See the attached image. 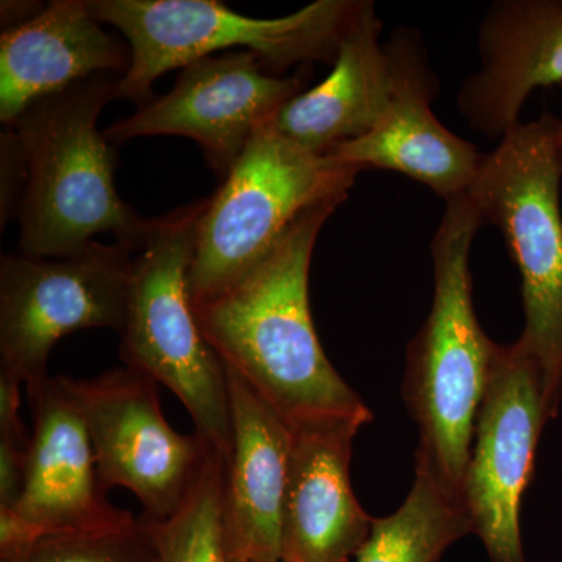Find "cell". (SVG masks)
Wrapping results in <instances>:
<instances>
[{
	"instance_id": "1",
	"label": "cell",
	"mask_w": 562,
	"mask_h": 562,
	"mask_svg": "<svg viewBox=\"0 0 562 562\" xmlns=\"http://www.w3.org/2000/svg\"><path fill=\"white\" fill-rule=\"evenodd\" d=\"M342 202L302 214L273 249L216 297L192 303L225 368L238 373L288 425L357 420L371 409L322 349L310 308V266L322 227Z\"/></svg>"
},
{
	"instance_id": "2",
	"label": "cell",
	"mask_w": 562,
	"mask_h": 562,
	"mask_svg": "<svg viewBox=\"0 0 562 562\" xmlns=\"http://www.w3.org/2000/svg\"><path fill=\"white\" fill-rule=\"evenodd\" d=\"M120 74H101L32 103L10 128L25 162L18 206L20 247L29 257L68 258L102 233L140 251L160 217L146 220L114 187L116 149L98 128L117 99Z\"/></svg>"
},
{
	"instance_id": "3",
	"label": "cell",
	"mask_w": 562,
	"mask_h": 562,
	"mask_svg": "<svg viewBox=\"0 0 562 562\" xmlns=\"http://www.w3.org/2000/svg\"><path fill=\"white\" fill-rule=\"evenodd\" d=\"M446 203L431 241V310L406 351L403 395L419 425L416 462L461 502L498 344L487 338L473 308L471 249L482 213L469 194Z\"/></svg>"
},
{
	"instance_id": "4",
	"label": "cell",
	"mask_w": 562,
	"mask_h": 562,
	"mask_svg": "<svg viewBox=\"0 0 562 562\" xmlns=\"http://www.w3.org/2000/svg\"><path fill=\"white\" fill-rule=\"evenodd\" d=\"M562 138L561 120L542 113L520 122L483 157L468 194L501 231L522 280L520 338L543 376L547 408L562 397Z\"/></svg>"
},
{
	"instance_id": "5",
	"label": "cell",
	"mask_w": 562,
	"mask_h": 562,
	"mask_svg": "<svg viewBox=\"0 0 562 562\" xmlns=\"http://www.w3.org/2000/svg\"><path fill=\"white\" fill-rule=\"evenodd\" d=\"M102 24L127 41L132 66L117 83V99L144 106L162 74L183 69L216 52L241 47L281 77L314 61L335 63L339 44L362 0H317L277 20L243 16L216 0H87Z\"/></svg>"
},
{
	"instance_id": "6",
	"label": "cell",
	"mask_w": 562,
	"mask_h": 562,
	"mask_svg": "<svg viewBox=\"0 0 562 562\" xmlns=\"http://www.w3.org/2000/svg\"><path fill=\"white\" fill-rule=\"evenodd\" d=\"M209 198L160 216L133 265L127 316L120 333L124 366L165 384L221 453L231 449L227 368L195 319L188 276L199 220Z\"/></svg>"
},
{
	"instance_id": "7",
	"label": "cell",
	"mask_w": 562,
	"mask_h": 562,
	"mask_svg": "<svg viewBox=\"0 0 562 562\" xmlns=\"http://www.w3.org/2000/svg\"><path fill=\"white\" fill-rule=\"evenodd\" d=\"M361 169L312 154L261 125L199 220L188 286L191 302L216 297L273 249L305 211L344 202Z\"/></svg>"
},
{
	"instance_id": "8",
	"label": "cell",
	"mask_w": 562,
	"mask_h": 562,
	"mask_svg": "<svg viewBox=\"0 0 562 562\" xmlns=\"http://www.w3.org/2000/svg\"><path fill=\"white\" fill-rule=\"evenodd\" d=\"M131 247L91 243L68 258L3 255L0 260V371L27 384L47 376L52 347L70 333L111 328L127 316Z\"/></svg>"
},
{
	"instance_id": "9",
	"label": "cell",
	"mask_w": 562,
	"mask_h": 562,
	"mask_svg": "<svg viewBox=\"0 0 562 562\" xmlns=\"http://www.w3.org/2000/svg\"><path fill=\"white\" fill-rule=\"evenodd\" d=\"M63 383L87 425L103 490L132 491L143 519L172 516L217 449L198 431L173 430L158 383L127 366L92 379L63 376Z\"/></svg>"
},
{
	"instance_id": "10",
	"label": "cell",
	"mask_w": 562,
	"mask_h": 562,
	"mask_svg": "<svg viewBox=\"0 0 562 562\" xmlns=\"http://www.w3.org/2000/svg\"><path fill=\"white\" fill-rule=\"evenodd\" d=\"M549 420L535 355L522 338L509 346L498 344L461 492L471 531L491 562H525L520 505Z\"/></svg>"
},
{
	"instance_id": "11",
	"label": "cell",
	"mask_w": 562,
	"mask_h": 562,
	"mask_svg": "<svg viewBox=\"0 0 562 562\" xmlns=\"http://www.w3.org/2000/svg\"><path fill=\"white\" fill-rule=\"evenodd\" d=\"M306 69L277 77L249 50L210 55L184 66L168 94L103 132L114 146L140 136H183L199 144L224 181L255 132L301 94Z\"/></svg>"
},
{
	"instance_id": "12",
	"label": "cell",
	"mask_w": 562,
	"mask_h": 562,
	"mask_svg": "<svg viewBox=\"0 0 562 562\" xmlns=\"http://www.w3.org/2000/svg\"><path fill=\"white\" fill-rule=\"evenodd\" d=\"M386 44L397 74L386 110L368 135L342 144L327 157L361 171L401 172L446 202L468 194L484 155L432 113L436 80L419 36L398 31Z\"/></svg>"
},
{
	"instance_id": "13",
	"label": "cell",
	"mask_w": 562,
	"mask_h": 562,
	"mask_svg": "<svg viewBox=\"0 0 562 562\" xmlns=\"http://www.w3.org/2000/svg\"><path fill=\"white\" fill-rule=\"evenodd\" d=\"M25 387L32 431L24 490L13 509L44 535L135 524L106 497L87 425L63 376L47 375Z\"/></svg>"
},
{
	"instance_id": "14",
	"label": "cell",
	"mask_w": 562,
	"mask_h": 562,
	"mask_svg": "<svg viewBox=\"0 0 562 562\" xmlns=\"http://www.w3.org/2000/svg\"><path fill=\"white\" fill-rule=\"evenodd\" d=\"M357 420L290 425L291 461L281 528V562H349L373 520L350 484Z\"/></svg>"
},
{
	"instance_id": "15",
	"label": "cell",
	"mask_w": 562,
	"mask_h": 562,
	"mask_svg": "<svg viewBox=\"0 0 562 562\" xmlns=\"http://www.w3.org/2000/svg\"><path fill=\"white\" fill-rule=\"evenodd\" d=\"M476 44L482 65L461 85L457 109L473 131L502 139L532 91L562 83V0L492 3Z\"/></svg>"
},
{
	"instance_id": "16",
	"label": "cell",
	"mask_w": 562,
	"mask_h": 562,
	"mask_svg": "<svg viewBox=\"0 0 562 562\" xmlns=\"http://www.w3.org/2000/svg\"><path fill=\"white\" fill-rule=\"evenodd\" d=\"M231 449L225 454L224 524L228 554L281 562L291 428L238 373L227 369Z\"/></svg>"
},
{
	"instance_id": "17",
	"label": "cell",
	"mask_w": 562,
	"mask_h": 562,
	"mask_svg": "<svg viewBox=\"0 0 562 562\" xmlns=\"http://www.w3.org/2000/svg\"><path fill=\"white\" fill-rule=\"evenodd\" d=\"M127 41L103 31L87 0H54L0 35V121L11 127L32 103L101 74L124 77Z\"/></svg>"
},
{
	"instance_id": "18",
	"label": "cell",
	"mask_w": 562,
	"mask_h": 562,
	"mask_svg": "<svg viewBox=\"0 0 562 562\" xmlns=\"http://www.w3.org/2000/svg\"><path fill=\"white\" fill-rule=\"evenodd\" d=\"M380 33L375 7L362 0L327 79L292 98L273 117L284 138L327 157L375 127L397 79L394 58L387 44L380 43Z\"/></svg>"
},
{
	"instance_id": "19",
	"label": "cell",
	"mask_w": 562,
	"mask_h": 562,
	"mask_svg": "<svg viewBox=\"0 0 562 562\" xmlns=\"http://www.w3.org/2000/svg\"><path fill=\"white\" fill-rule=\"evenodd\" d=\"M471 531L457 497L425 465L397 512L373 520L371 536L355 562H438L453 542Z\"/></svg>"
},
{
	"instance_id": "20",
	"label": "cell",
	"mask_w": 562,
	"mask_h": 562,
	"mask_svg": "<svg viewBox=\"0 0 562 562\" xmlns=\"http://www.w3.org/2000/svg\"><path fill=\"white\" fill-rule=\"evenodd\" d=\"M225 454L213 450L201 475L172 516L138 517L155 562H228L224 524Z\"/></svg>"
},
{
	"instance_id": "21",
	"label": "cell",
	"mask_w": 562,
	"mask_h": 562,
	"mask_svg": "<svg viewBox=\"0 0 562 562\" xmlns=\"http://www.w3.org/2000/svg\"><path fill=\"white\" fill-rule=\"evenodd\" d=\"M0 562H155L149 536L139 520L111 530L46 535L10 560Z\"/></svg>"
},
{
	"instance_id": "22",
	"label": "cell",
	"mask_w": 562,
	"mask_h": 562,
	"mask_svg": "<svg viewBox=\"0 0 562 562\" xmlns=\"http://www.w3.org/2000/svg\"><path fill=\"white\" fill-rule=\"evenodd\" d=\"M2 224L18 213L25 187V162L13 131L2 133Z\"/></svg>"
},
{
	"instance_id": "23",
	"label": "cell",
	"mask_w": 562,
	"mask_h": 562,
	"mask_svg": "<svg viewBox=\"0 0 562 562\" xmlns=\"http://www.w3.org/2000/svg\"><path fill=\"white\" fill-rule=\"evenodd\" d=\"M29 447L0 438V506L14 508L24 490Z\"/></svg>"
},
{
	"instance_id": "24",
	"label": "cell",
	"mask_w": 562,
	"mask_h": 562,
	"mask_svg": "<svg viewBox=\"0 0 562 562\" xmlns=\"http://www.w3.org/2000/svg\"><path fill=\"white\" fill-rule=\"evenodd\" d=\"M21 380L11 373L0 371V438L29 447L31 432L21 420Z\"/></svg>"
},
{
	"instance_id": "25",
	"label": "cell",
	"mask_w": 562,
	"mask_h": 562,
	"mask_svg": "<svg viewBox=\"0 0 562 562\" xmlns=\"http://www.w3.org/2000/svg\"><path fill=\"white\" fill-rule=\"evenodd\" d=\"M43 531L27 522L16 509L0 506V561L10 560L43 538Z\"/></svg>"
},
{
	"instance_id": "26",
	"label": "cell",
	"mask_w": 562,
	"mask_h": 562,
	"mask_svg": "<svg viewBox=\"0 0 562 562\" xmlns=\"http://www.w3.org/2000/svg\"><path fill=\"white\" fill-rule=\"evenodd\" d=\"M41 2H2L0 7V20H2V31L18 27L24 22L31 21L36 14L43 11Z\"/></svg>"
},
{
	"instance_id": "27",
	"label": "cell",
	"mask_w": 562,
	"mask_h": 562,
	"mask_svg": "<svg viewBox=\"0 0 562 562\" xmlns=\"http://www.w3.org/2000/svg\"><path fill=\"white\" fill-rule=\"evenodd\" d=\"M228 562H251V561L238 560V558H232L231 557V561H228Z\"/></svg>"
},
{
	"instance_id": "28",
	"label": "cell",
	"mask_w": 562,
	"mask_h": 562,
	"mask_svg": "<svg viewBox=\"0 0 562 562\" xmlns=\"http://www.w3.org/2000/svg\"><path fill=\"white\" fill-rule=\"evenodd\" d=\"M561 138H562V120H561Z\"/></svg>"
}]
</instances>
